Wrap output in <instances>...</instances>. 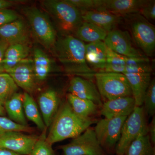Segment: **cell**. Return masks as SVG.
I'll use <instances>...</instances> for the list:
<instances>
[{
    "label": "cell",
    "mask_w": 155,
    "mask_h": 155,
    "mask_svg": "<svg viewBox=\"0 0 155 155\" xmlns=\"http://www.w3.org/2000/svg\"><path fill=\"white\" fill-rule=\"evenodd\" d=\"M94 78L101 97L106 101L132 96L129 82L124 74L97 72Z\"/></svg>",
    "instance_id": "obj_6"
},
{
    "label": "cell",
    "mask_w": 155,
    "mask_h": 155,
    "mask_svg": "<svg viewBox=\"0 0 155 155\" xmlns=\"http://www.w3.org/2000/svg\"><path fill=\"white\" fill-rule=\"evenodd\" d=\"M64 155H106L94 129L88 127L68 144L59 147Z\"/></svg>",
    "instance_id": "obj_9"
},
{
    "label": "cell",
    "mask_w": 155,
    "mask_h": 155,
    "mask_svg": "<svg viewBox=\"0 0 155 155\" xmlns=\"http://www.w3.org/2000/svg\"><path fill=\"white\" fill-rule=\"evenodd\" d=\"M146 0H102L99 11H105L121 17L137 14Z\"/></svg>",
    "instance_id": "obj_16"
},
{
    "label": "cell",
    "mask_w": 155,
    "mask_h": 155,
    "mask_svg": "<svg viewBox=\"0 0 155 155\" xmlns=\"http://www.w3.org/2000/svg\"><path fill=\"white\" fill-rule=\"evenodd\" d=\"M18 90V87L9 74L0 73V102L3 106Z\"/></svg>",
    "instance_id": "obj_29"
},
{
    "label": "cell",
    "mask_w": 155,
    "mask_h": 155,
    "mask_svg": "<svg viewBox=\"0 0 155 155\" xmlns=\"http://www.w3.org/2000/svg\"><path fill=\"white\" fill-rule=\"evenodd\" d=\"M138 14L148 21L155 19V1H147L140 10Z\"/></svg>",
    "instance_id": "obj_36"
},
{
    "label": "cell",
    "mask_w": 155,
    "mask_h": 155,
    "mask_svg": "<svg viewBox=\"0 0 155 155\" xmlns=\"http://www.w3.org/2000/svg\"><path fill=\"white\" fill-rule=\"evenodd\" d=\"M5 115V109L4 106L0 102V116H4Z\"/></svg>",
    "instance_id": "obj_41"
},
{
    "label": "cell",
    "mask_w": 155,
    "mask_h": 155,
    "mask_svg": "<svg viewBox=\"0 0 155 155\" xmlns=\"http://www.w3.org/2000/svg\"><path fill=\"white\" fill-rule=\"evenodd\" d=\"M5 72L13 78L17 86L24 90L25 92L30 94L35 91L37 82L32 59L26 58Z\"/></svg>",
    "instance_id": "obj_12"
},
{
    "label": "cell",
    "mask_w": 155,
    "mask_h": 155,
    "mask_svg": "<svg viewBox=\"0 0 155 155\" xmlns=\"http://www.w3.org/2000/svg\"><path fill=\"white\" fill-rule=\"evenodd\" d=\"M13 2L7 0H0V9L8 8L13 5Z\"/></svg>",
    "instance_id": "obj_39"
},
{
    "label": "cell",
    "mask_w": 155,
    "mask_h": 155,
    "mask_svg": "<svg viewBox=\"0 0 155 155\" xmlns=\"http://www.w3.org/2000/svg\"><path fill=\"white\" fill-rule=\"evenodd\" d=\"M81 14L83 21L93 23L107 33L114 29L122 19L121 17L105 11H87Z\"/></svg>",
    "instance_id": "obj_19"
},
{
    "label": "cell",
    "mask_w": 155,
    "mask_h": 155,
    "mask_svg": "<svg viewBox=\"0 0 155 155\" xmlns=\"http://www.w3.org/2000/svg\"><path fill=\"white\" fill-rule=\"evenodd\" d=\"M23 13L37 41L45 48L52 49L57 39L56 32L47 15L35 6L25 8Z\"/></svg>",
    "instance_id": "obj_4"
},
{
    "label": "cell",
    "mask_w": 155,
    "mask_h": 155,
    "mask_svg": "<svg viewBox=\"0 0 155 155\" xmlns=\"http://www.w3.org/2000/svg\"><path fill=\"white\" fill-rule=\"evenodd\" d=\"M145 112L149 116H153L155 113V80H151L143 99Z\"/></svg>",
    "instance_id": "obj_32"
},
{
    "label": "cell",
    "mask_w": 155,
    "mask_h": 155,
    "mask_svg": "<svg viewBox=\"0 0 155 155\" xmlns=\"http://www.w3.org/2000/svg\"><path fill=\"white\" fill-rule=\"evenodd\" d=\"M38 102L43 120L47 127H50L60 108L58 94L53 89H48L41 94Z\"/></svg>",
    "instance_id": "obj_17"
},
{
    "label": "cell",
    "mask_w": 155,
    "mask_h": 155,
    "mask_svg": "<svg viewBox=\"0 0 155 155\" xmlns=\"http://www.w3.org/2000/svg\"><path fill=\"white\" fill-rule=\"evenodd\" d=\"M81 12V14L87 11L100 10L102 0H67Z\"/></svg>",
    "instance_id": "obj_33"
},
{
    "label": "cell",
    "mask_w": 155,
    "mask_h": 155,
    "mask_svg": "<svg viewBox=\"0 0 155 155\" xmlns=\"http://www.w3.org/2000/svg\"><path fill=\"white\" fill-rule=\"evenodd\" d=\"M41 3L62 36L75 34L83 22L81 12L67 0H46Z\"/></svg>",
    "instance_id": "obj_3"
},
{
    "label": "cell",
    "mask_w": 155,
    "mask_h": 155,
    "mask_svg": "<svg viewBox=\"0 0 155 155\" xmlns=\"http://www.w3.org/2000/svg\"><path fill=\"white\" fill-rule=\"evenodd\" d=\"M153 146L148 134L141 135L130 143L125 155H155Z\"/></svg>",
    "instance_id": "obj_27"
},
{
    "label": "cell",
    "mask_w": 155,
    "mask_h": 155,
    "mask_svg": "<svg viewBox=\"0 0 155 155\" xmlns=\"http://www.w3.org/2000/svg\"><path fill=\"white\" fill-rule=\"evenodd\" d=\"M28 44L10 45L6 50L3 61L5 72L13 68L20 61L27 58L30 53Z\"/></svg>",
    "instance_id": "obj_22"
},
{
    "label": "cell",
    "mask_w": 155,
    "mask_h": 155,
    "mask_svg": "<svg viewBox=\"0 0 155 155\" xmlns=\"http://www.w3.org/2000/svg\"><path fill=\"white\" fill-rule=\"evenodd\" d=\"M19 18V15L14 10L9 8L0 9V26L14 22Z\"/></svg>",
    "instance_id": "obj_34"
},
{
    "label": "cell",
    "mask_w": 155,
    "mask_h": 155,
    "mask_svg": "<svg viewBox=\"0 0 155 155\" xmlns=\"http://www.w3.org/2000/svg\"><path fill=\"white\" fill-rule=\"evenodd\" d=\"M52 50L68 75L91 80L96 72L88 66L85 59V44L73 35L57 39Z\"/></svg>",
    "instance_id": "obj_1"
},
{
    "label": "cell",
    "mask_w": 155,
    "mask_h": 155,
    "mask_svg": "<svg viewBox=\"0 0 155 155\" xmlns=\"http://www.w3.org/2000/svg\"><path fill=\"white\" fill-rule=\"evenodd\" d=\"M148 134V125L143 106H136L122 126L121 136L116 145V155H125L130 143L139 136Z\"/></svg>",
    "instance_id": "obj_5"
},
{
    "label": "cell",
    "mask_w": 155,
    "mask_h": 155,
    "mask_svg": "<svg viewBox=\"0 0 155 155\" xmlns=\"http://www.w3.org/2000/svg\"><path fill=\"white\" fill-rule=\"evenodd\" d=\"M107 32L99 26L83 21L75 34V37L81 41L87 43L104 41Z\"/></svg>",
    "instance_id": "obj_23"
},
{
    "label": "cell",
    "mask_w": 155,
    "mask_h": 155,
    "mask_svg": "<svg viewBox=\"0 0 155 155\" xmlns=\"http://www.w3.org/2000/svg\"><path fill=\"white\" fill-rule=\"evenodd\" d=\"M106 65L111 66H125L126 57L114 52L107 47Z\"/></svg>",
    "instance_id": "obj_35"
},
{
    "label": "cell",
    "mask_w": 155,
    "mask_h": 155,
    "mask_svg": "<svg viewBox=\"0 0 155 155\" xmlns=\"http://www.w3.org/2000/svg\"><path fill=\"white\" fill-rule=\"evenodd\" d=\"M124 74L129 82L136 106L141 107L143 105L145 94L151 80V73Z\"/></svg>",
    "instance_id": "obj_20"
},
{
    "label": "cell",
    "mask_w": 155,
    "mask_h": 155,
    "mask_svg": "<svg viewBox=\"0 0 155 155\" xmlns=\"http://www.w3.org/2000/svg\"><path fill=\"white\" fill-rule=\"evenodd\" d=\"M23 95V110L25 117L33 122L39 130L43 131L47 127L45 125L36 103L29 94L25 92Z\"/></svg>",
    "instance_id": "obj_26"
},
{
    "label": "cell",
    "mask_w": 155,
    "mask_h": 155,
    "mask_svg": "<svg viewBox=\"0 0 155 155\" xmlns=\"http://www.w3.org/2000/svg\"><path fill=\"white\" fill-rule=\"evenodd\" d=\"M94 122L91 118L84 119L78 116L66 102L60 106L50 126L47 140L53 145L66 139L75 138Z\"/></svg>",
    "instance_id": "obj_2"
},
{
    "label": "cell",
    "mask_w": 155,
    "mask_h": 155,
    "mask_svg": "<svg viewBox=\"0 0 155 155\" xmlns=\"http://www.w3.org/2000/svg\"><path fill=\"white\" fill-rule=\"evenodd\" d=\"M0 155H21L14 152L12 151L0 147Z\"/></svg>",
    "instance_id": "obj_40"
},
{
    "label": "cell",
    "mask_w": 155,
    "mask_h": 155,
    "mask_svg": "<svg viewBox=\"0 0 155 155\" xmlns=\"http://www.w3.org/2000/svg\"><path fill=\"white\" fill-rule=\"evenodd\" d=\"M104 42L114 52L127 58L147 57L133 45L131 38L126 31L113 29L108 32Z\"/></svg>",
    "instance_id": "obj_10"
},
{
    "label": "cell",
    "mask_w": 155,
    "mask_h": 155,
    "mask_svg": "<svg viewBox=\"0 0 155 155\" xmlns=\"http://www.w3.org/2000/svg\"><path fill=\"white\" fill-rule=\"evenodd\" d=\"M129 26L132 38L144 54L151 57L155 50V28L149 21L137 14H132Z\"/></svg>",
    "instance_id": "obj_7"
},
{
    "label": "cell",
    "mask_w": 155,
    "mask_h": 155,
    "mask_svg": "<svg viewBox=\"0 0 155 155\" xmlns=\"http://www.w3.org/2000/svg\"><path fill=\"white\" fill-rule=\"evenodd\" d=\"M9 45L7 42L0 38V73L5 72L3 67V61L5 53Z\"/></svg>",
    "instance_id": "obj_37"
},
{
    "label": "cell",
    "mask_w": 155,
    "mask_h": 155,
    "mask_svg": "<svg viewBox=\"0 0 155 155\" xmlns=\"http://www.w3.org/2000/svg\"><path fill=\"white\" fill-rule=\"evenodd\" d=\"M38 136L20 131H9L0 136V147L21 155H30Z\"/></svg>",
    "instance_id": "obj_11"
},
{
    "label": "cell",
    "mask_w": 155,
    "mask_h": 155,
    "mask_svg": "<svg viewBox=\"0 0 155 155\" xmlns=\"http://www.w3.org/2000/svg\"><path fill=\"white\" fill-rule=\"evenodd\" d=\"M0 38L9 45L28 44L29 33L24 20L19 18L14 22L0 26Z\"/></svg>",
    "instance_id": "obj_15"
},
{
    "label": "cell",
    "mask_w": 155,
    "mask_h": 155,
    "mask_svg": "<svg viewBox=\"0 0 155 155\" xmlns=\"http://www.w3.org/2000/svg\"><path fill=\"white\" fill-rule=\"evenodd\" d=\"M136 105L132 96L121 97L106 101L101 106L100 113L107 119L128 116L134 110Z\"/></svg>",
    "instance_id": "obj_14"
},
{
    "label": "cell",
    "mask_w": 155,
    "mask_h": 155,
    "mask_svg": "<svg viewBox=\"0 0 155 155\" xmlns=\"http://www.w3.org/2000/svg\"><path fill=\"white\" fill-rule=\"evenodd\" d=\"M107 47L104 41L85 44V59L88 66L95 71L101 72L107 63Z\"/></svg>",
    "instance_id": "obj_18"
},
{
    "label": "cell",
    "mask_w": 155,
    "mask_h": 155,
    "mask_svg": "<svg viewBox=\"0 0 155 155\" xmlns=\"http://www.w3.org/2000/svg\"><path fill=\"white\" fill-rule=\"evenodd\" d=\"M68 91L70 94L91 101L98 106L101 107L102 105L98 90L91 80L74 76L70 81Z\"/></svg>",
    "instance_id": "obj_13"
},
{
    "label": "cell",
    "mask_w": 155,
    "mask_h": 155,
    "mask_svg": "<svg viewBox=\"0 0 155 155\" xmlns=\"http://www.w3.org/2000/svg\"><path fill=\"white\" fill-rule=\"evenodd\" d=\"M47 129L42 131L35 143L30 155H56L50 144L47 140Z\"/></svg>",
    "instance_id": "obj_30"
},
{
    "label": "cell",
    "mask_w": 155,
    "mask_h": 155,
    "mask_svg": "<svg viewBox=\"0 0 155 155\" xmlns=\"http://www.w3.org/2000/svg\"><path fill=\"white\" fill-rule=\"evenodd\" d=\"M33 61L37 82L45 81L51 69V59L43 50L37 48L34 50Z\"/></svg>",
    "instance_id": "obj_24"
},
{
    "label": "cell",
    "mask_w": 155,
    "mask_h": 155,
    "mask_svg": "<svg viewBox=\"0 0 155 155\" xmlns=\"http://www.w3.org/2000/svg\"><path fill=\"white\" fill-rule=\"evenodd\" d=\"M152 70L150 59L148 57L137 58L126 57L125 73H151Z\"/></svg>",
    "instance_id": "obj_28"
},
{
    "label": "cell",
    "mask_w": 155,
    "mask_h": 155,
    "mask_svg": "<svg viewBox=\"0 0 155 155\" xmlns=\"http://www.w3.org/2000/svg\"><path fill=\"white\" fill-rule=\"evenodd\" d=\"M23 94H14L4 104L5 110L10 119L19 125L28 126L23 107Z\"/></svg>",
    "instance_id": "obj_21"
},
{
    "label": "cell",
    "mask_w": 155,
    "mask_h": 155,
    "mask_svg": "<svg viewBox=\"0 0 155 155\" xmlns=\"http://www.w3.org/2000/svg\"><path fill=\"white\" fill-rule=\"evenodd\" d=\"M67 102L72 110L79 117L84 119H90L91 116L94 115L97 111L99 106L93 102L80 98L68 94Z\"/></svg>",
    "instance_id": "obj_25"
},
{
    "label": "cell",
    "mask_w": 155,
    "mask_h": 155,
    "mask_svg": "<svg viewBox=\"0 0 155 155\" xmlns=\"http://www.w3.org/2000/svg\"><path fill=\"white\" fill-rule=\"evenodd\" d=\"M13 131L31 132L33 129L29 126L19 125L9 118L0 116V136L6 132Z\"/></svg>",
    "instance_id": "obj_31"
},
{
    "label": "cell",
    "mask_w": 155,
    "mask_h": 155,
    "mask_svg": "<svg viewBox=\"0 0 155 155\" xmlns=\"http://www.w3.org/2000/svg\"><path fill=\"white\" fill-rule=\"evenodd\" d=\"M148 135L149 137L152 144L155 143V117L153 116L151 122L148 125Z\"/></svg>",
    "instance_id": "obj_38"
},
{
    "label": "cell",
    "mask_w": 155,
    "mask_h": 155,
    "mask_svg": "<svg viewBox=\"0 0 155 155\" xmlns=\"http://www.w3.org/2000/svg\"><path fill=\"white\" fill-rule=\"evenodd\" d=\"M126 116L104 118L97 123L94 129L98 141L104 150L113 152L121 136L122 126Z\"/></svg>",
    "instance_id": "obj_8"
}]
</instances>
